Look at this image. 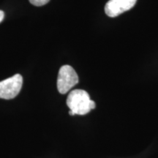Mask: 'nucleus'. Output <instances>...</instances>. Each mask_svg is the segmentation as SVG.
Returning a JSON list of instances; mask_svg holds the SVG:
<instances>
[{
  "instance_id": "2",
  "label": "nucleus",
  "mask_w": 158,
  "mask_h": 158,
  "mask_svg": "<svg viewBox=\"0 0 158 158\" xmlns=\"http://www.w3.org/2000/svg\"><path fill=\"white\" fill-rule=\"evenodd\" d=\"M78 83V76L70 65H64L59 71L57 89L59 93L66 94Z\"/></svg>"
},
{
  "instance_id": "1",
  "label": "nucleus",
  "mask_w": 158,
  "mask_h": 158,
  "mask_svg": "<svg viewBox=\"0 0 158 158\" xmlns=\"http://www.w3.org/2000/svg\"><path fill=\"white\" fill-rule=\"evenodd\" d=\"M67 105L70 108L69 114L73 115H85L95 108V102L90 99L89 94L86 91L76 89L68 94Z\"/></svg>"
},
{
  "instance_id": "6",
  "label": "nucleus",
  "mask_w": 158,
  "mask_h": 158,
  "mask_svg": "<svg viewBox=\"0 0 158 158\" xmlns=\"http://www.w3.org/2000/svg\"><path fill=\"white\" fill-rule=\"evenodd\" d=\"M4 17H5V13H4L3 11L0 10V23H1L2 21L4 19Z\"/></svg>"
},
{
  "instance_id": "4",
  "label": "nucleus",
  "mask_w": 158,
  "mask_h": 158,
  "mask_svg": "<svg viewBox=\"0 0 158 158\" xmlns=\"http://www.w3.org/2000/svg\"><path fill=\"white\" fill-rule=\"evenodd\" d=\"M137 0H109L105 6V13L108 16L114 18L135 6Z\"/></svg>"
},
{
  "instance_id": "5",
  "label": "nucleus",
  "mask_w": 158,
  "mask_h": 158,
  "mask_svg": "<svg viewBox=\"0 0 158 158\" xmlns=\"http://www.w3.org/2000/svg\"><path fill=\"white\" fill-rule=\"evenodd\" d=\"M49 1L50 0H29L31 4H32L35 6H37V7L46 5Z\"/></svg>"
},
{
  "instance_id": "3",
  "label": "nucleus",
  "mask_w": 158,
  "mask_h": 158,
  "mask_svg": "<svg viewBox=\"0 0 158 158\" xmlns=\"http://www.w3.org/2000/svg\"><path fill=\"white\" fill-rule=\"evenodd\" d=\"M22 84L23 78L19 74L0 81V98L10 100L15 98L21 91Z\"/></svg>"
}]
</instances>
